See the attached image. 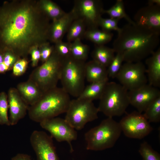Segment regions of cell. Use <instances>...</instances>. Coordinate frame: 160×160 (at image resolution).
<instances>
[{
	"mask_svg": "<svg viewBox=\"0 0 160 160\" xmlns=\"http://www.w3.org/2000/svg\"><path fill=\"white\" fill-rule=\"evenodd\" d=\"M50 20L39 0L4 2L0 6V50L27 58L32 47L49 41Z\"/></svg>",
	"mask_w": 160,
	"mask_h": 160,
	"instance_id": "1",
	"label": "cell"
},
{
	"mask_svg": "<svg viewBox=\"0 0 160 160\" xmlns=\"http://www.w3.org/2000/svg\"><path fill=\"white\" fill-rule=\"evenodd\" d=\"M160 34L136 23H128L120 28L112 48L115 52L122 55L126 62L141 61L151 55L159 45Z\"/></svg>",
	"mask_w": 160,
	"mask_h": 160,
	"instance_id": "2",
	"label": "cell"
},
{
	"mask_svg": "<svg viewBox=\"0 0 160 160\" xmlns=\"http://www.w3.org/2000/svg\"><path fill=\"white\" fill-rule=\"evenodd\" d=\"M71 100L62 88L57 87L44 92L36 103L29 106L28 112L32 121L39 122L66 113Z\"/></svg>",
	"mask_w": 160,
	"mask_h": 160,
	"instance_id": "3",
	"label": "cell"
},
{
	"mask_svg": "<svg viewBox=\"0 0 160 160\" xmlns=\"http://www.w3.org/2000/svg\"><path fill=\"white\" fill-rule=\"evenodd\" d=\"M122 132L119 122L113 118L108 117L85 133L86 148L89 150L100 151L111 148Z\"/></svg>",
	"mask_w": 160,
	"mask_h": 160,
	"instance_id": "4",
	"label": "cell"
},
{
	"mask_svg": "<svg viewBox=\"0 0 160 160\" xmlns=\"http://www.w3.org/2000/svg\"><path fill=\"white\" fill-rule=\"evenodd\" d=\"M99 100V112L108 117L122 116L130 104L128 91L114 82L107 83Z\"/></svg>",
	"mask_w": 160,
	"mask_h": 160,
	"instance_id": "5",
	"label": "cell"
},
{
	"mask_svg": "<svg viewBox=\"0 0 160 160\" xmlns=\"http://www.w3.org/2000/svg\"><path fill=\"white\" fill-rule=\"evenodd\" d=\"M85 64V62L71 56L64 59L60 80L62 88L69 95L77 98L84 89Z\"/></svg>",
	"mask_w": 160,
	"mask_h": 160,
	"instance_id": "6",
	"label": "cell"
},
{
	"mask_svg": "<svg viewBox=\"0 0 160 160\" xmlns=\"http://www.w3.org/2000/svg\"><path fill=\"white\" fill-rule=\"evenodd\" d=\"M63 60L54 48L50 57L32 71L28 79L34 83L43 93L56 87Z\"/></svg>",
	"mask_w": 160,
	"mask_h": 160,
	"instance_id": "7",
	"label": "cell"
},
{
	"mask_svg": "<svg viewBox=\"0 0 160 160\" xmlns=\"http://www.w3.org/2000/svg\"><path fill=\"white\" fill-rule=\"evenodd\" d=\"M98 112L92 101L77 97L71 100L64 119L73 128L79 130L88 122L97 119Z\"/></svg>",
	"mask_w": 160,
	"mask_h": 160,
	"instance_id": "8",
	"label": "cell"
},
{
	"mask_svg": "<svg viewBox=\"0 0 160 160\" xmlns=\"http://www.w3.org/2000/svg\"><path fill=\"white\" fill-rule=\"evenodd\" d=\"M146 69L141 61L126 62L122 65L116 78L128 91L134 90L147 84Z\"/></svg>",
	"mask_w": 160,
	"mask_h": 160,
	"instance_id": "9",
	"label": "cell"
},
{
	"mask_svg": "<svg viewBox=\"0 0 160 160\" xmlns=\"http://www.w3.org/2000/svg\"><path fill=\"white\" fill-rule=\"evenodd\" d=\"M126 137L141 139L148 135L153 128L142 113L134 111L123 117L119 122Z\"/></svg>",
	"mask_w": 160,
	"mask_h": 160,
	"instance_id": "10",
	"label": "cell"
},
{
	"mask_svg": "<svg viewBox=\"0 0 160 160\" xmlns=\"http://www.w3.org/2000/svg\"><path fill=\"white\" fill-rule=\"evenodd\" d=\"M73 9L78 18L84 21L88 29L98 28L99 20L104 10L101 1L76 0Z\"/></svg>",
	"mask_w": 160,
	"mask_h": 160,
	"instance_id": "11",
	"label": "cell"
},
{
	"mask_svg": "<svg viewBox=\"0 0 160 160\" xmlns=\"http://www.w3.org/2000/svg\"><path fill=\"white\" fill-rule=\"evenodd\" d=\"M39 123L42 128L49 132L51 136L57 141L67 142L71 152L73 151L71 143L77 139V132L65 119L55 117L44 120Z\"/></svg>",
	"mask_w": 160,
	"mask_h": 160,
	"instance_id": "12",
	"label": "cell"
},
{
	"mask_svg": "<svg viewBox=\"0 0 160 160\" xmlns=\"http://www.w3.org/2000/svg\"><path fill=\"white\" fill-rule=\"evenodd\" d=\"M30 141L37 160H60L52 137L45 132L34 131L30 136Z\"/></svg>",
	"mask_w": 160,
	"mask_h": 160,
	"instance_id": "13",
	"label": "cell"
},
{
	"mask_svg": "<svg viewBox=\"0 0 160 160\" xmlns=\"http://www.w3.org/2000/svg\"><path fill=\"white\" fill-rule=\"evenodd\" d=\"M130 104L139 112H144L149 105L160 97V90L149 84H146L135 89L128 91Z\"/></svg>",
	"mask_w": 160,
	"mask_h": 160,
	"instance_id": "14",
	"label": "cell"
},
{
	"mask_svg": "<svg viewBox=\"0 0 160 160\" xmlns=\"http://www.w3.org/2000/svg\"><path fill=\"white\" fill-rule=\"evenodd\" d=\"M134 19L136 24L160 33V5H148L142 7Z\"/></svg>",
	"mask_w": 160,
	"mask_h": 160,
	"instance_id": "15",
	"label": "cell"
},
{
	"mask_svg": "<svg viewBox=\"0 0 160 160\" xmlns=\"http://www.w3.org/2000/svg\"><path fill=\"white\" fill-rule=\"evenodd\" d=\"M7 95L9 121L10 125L13 126L25 117L29 106L23 99L16 88H10Z\"/></svg>",
	"mask_w": 160,
	"mask_h": 160,
	"instance_id": "16",
	"label": "cell"
},
{
	"mask_svg": "<svg viewBox=\"0 0 160 160\" xmlns=\"http://www.w3.org/2000/svg\"><path fill=\"white\" fill-rule=\"evenodd\" d=\"M77 18L73 8L60 18L52 21L50 24L49 30V40L54 43L62 40L72 23Z\"/></svg>",
	"mask_w": 160,
	"mask_h": 160,
	"instance_id": "17",
	"label": "cell"
},
{
	"mask_svg": "<svg viewBox=\"0 0 160 160\" xmlns=\"http://www.w3.org/2000/svg\"><path fill=\"white\" fill-rule=\"evenodd\" d=\"M16 88L23 99L29 106L37 102L44 93L34 83L29 79L19 83Z\"/></svg>",
	"mask_w": 160,
	"mask_h": 160,
	"instance_id": "18",
	"label": "cell"
},
{
	"mask_svg": "<svg viewBox=\"0 0 160 160\" xmlns=\"http://www.w3.org/2000/svg\"><path fill=\"white\" fill-rule=\"evenodd\" d=\"M147 66L146 73L148 74V84L154 87H160V48L154 51L151 56L146 59Z\"/></svg>",
	"mask_w": 160,
	"mask_h": 160,
	"instance_id": "19",
	"label": "cell"
},
{
	"mask_svg": "<svg viewBox=\"0 0 160 160\" xmlns=\"http://www.w3.org/2000/svg\"><path fill=\"white\" fill-rule=\"evenodd\" d=\"M86 79L91 83L108 80L107 68L93 60L85 63Z\"/></svg>",
	"mask_w": 160,
	"mask_h": 160,
	"instance_id": "20",
	"label": "cell"
},
{
	"mask_svg": "<svg viewBox=\"0 0 160 160\" xmlns=\"http://www.w3.org/2000/svg\"><path fill=\"white\" fill-rule=\"evenodd\" d=\"M115 52L113 48L104 45H96L92 53L93 60L107 68L115 57Z\"/></svg>",
	"mask_w": 160,
	"mask_h": 160,
	"instance_id": "21",
	"label": "cell"
},
{
	"mask_svg": "<svg viewBox=\"0 0 160 160\" xmlns=\"http://www.w3.org/2000/svg\"><path fill=\"white\" fill-rule=\"evenodd\" d=\"M108 80L91 83L85 87L78 98L93 101L100 99Z\"/></svg>",
	"mask_w": 160,
	"mask_h": 160,
	"instance_id": "22",
	"label": "cell"
},
{
	"mask_svg": "<svg viewBox=\"0 0 160 160\" xmlns=\"http://www.w3.org/2000/svg\"><path fill=\"white\" fill-rule=\"evenodd\" d=\"M113 34L100 30L98 28L86 30L84 37L93 42L96 45H104L112 40Z\"/></svg>",
	"mask_w": 160,
	"mask_h": 160,
	"instance_id": "23",
	"label": "cell"
},
{
	"mask_svg": "<svg viewBox=\"0 0 160 160\" xmlns=\"http://www.w3.org/2000/svg\"><path fill=\"white\" fill-rule=\"evenodd\" d=\"M39 3L40 8L52 21L57 19L65 13L56 3L50 0H39Z\"/></svg>",
	"mask_w": 160,
	"mask_h": 160,
	"instance_id": "24",
	"label": "cell"
},
{
	"mask_svg": "<svg viewBox=\"0 0 160 160\" xmlns=\"http://www.w3.org/2000/svg\"><path fill=\"white\" fill-rule=\"evenodd\" d=\"M86 26L81 19L77 18L72 23L67 32L68 41L71 42L84 37Z\"/></svg>",
	"mask_w": 160,
	"mask_h": 160,
	"instance_id": "25",
	"label": "cell"
},
{
	"mask_svg": "<svg viewBox=\"0 0 160 160\" xmlns=\"http://www.w3.org/2000/svg\"><path fill=\"white\" fill-rule=\"evenodd\" d=\"M89 50V46L82 43L80 39L71 42V56L75 59L85 62L88 57Z\"/></svg>",
	"mask_w": 160,
	"mask_h": 160,
	"instance_id": "26",
	"label": "cell"
},
{
	"mask_svg": "<svg viewBox=\"0 0 160 160\" xmlns=\"http://www.w3.org/2000/svg\"><path fill=\"white\" fill-rule=\"evenodd\" d=\"M103 13L108 14L111 18L118 19L120 20L121 18H124L129 23H135L126 13L123 1L122 0H117L115 4L109 9H104Z\"/></svg>",
	"mask_w": 160,
	"mask_h": 160,
	"instance_id": "27",
	"label": "cell"
},
{
	"mask_svg": "<svg viewBox=\"0 0 160 160\" xmlns=\"http://www.w3.org/2000/svg\"><path fill=\"white\" fill-rule=\"evenodd\" d=\"M149 123L160 121V97L152 103L143 114Z\"/></svg>",
	"mask_w": 160,
	"mask_h": 160,
	"instance_id": "28",
	"label": "cell"
},
{
	"mask_svg": "<svg viewBox=\"0 0 160 160\" xmlns=\"http://www.w3.org/2000/svg\"><path fill=\"white\" fill-rule=\"evenodd\" d=\"M9 108L7 95L4 92L0 93V124L10 125L8 116Z\"/></svg>",
	"mask_w": 160,
	"mask_h": 160,
	"instance_id": "29",
	"label": "cell"
},
{
	"mask_svg": "<svg viewBox=\"0 0 160 160\" xmlns=\"http://www.w3.org/2000/svg\"><path fill=\"white\" fill-rule=\"evenodd\" d=\"M139 152L143 160H160L159 154L146 142L141 144Z\"/></svg>",
	"mask_w": 160,
	"mask_h": 160,
	"instance_id": "30",
	"label": "cell"
},
{
	"mask_svg": "<svg viewBox=\"0 0 160 160\" xmlns=\"http://www.w3.org/2000/svg\"><path fill=\"white\" fill-rule=\"evenodd\" d=\"M124 61L121 55L116 53L112 61L107 68L108 76L112 78H116Z\"/></svg>",
	"mask_w": 160,
	"mask_h": 160,
	"instance_id": "31",
	"label": "cell"
},
{
	"mask_svg": "<svg viewBox=\"0 0 160 160\" xmlns=\"http://www.w3.org/2000/svg\"><path fill=\"white\" fill-rule=\"evenodd\" d=\"M119 20L118 19L104 18L101 17L99 22V26H100L102 30L105 31L110 32L111 31L114 30L117 31L118 33L121 28L118 25Z\"/></svg>",
	"mask_w": 160,
	"mask_h": 160,
	"instance_id": "32",
	"label": "cell"
},
{
	"mask_svg": "<svg viewBox=\"0 0 160 160\" xmlns=\"http://www.w3.org/2000/svg\"><path fill=\"white\" fill-rule=\"evenodd\" d=\"M54 50L63 59H65L71 56V42H65L62 40L55 43Z\"/></svg>",
	"mask_w": 160,
	"mask_h": 160,
	"instance_id": "33",
	"label": "cell"
},
{
	"mask_svg": "<svg viewBox=\"0 0 160 160\" xmlns=\"http://www.w3.org/2000/svg\"><path fill=\"white\" fill-rule=\"evenodd\" d=\"M28 64L27 58H21L19 59L15 63L12 68L13 75L16 76L23 75L27 70Z\"/></svg>",
	"mask_w": 160,
	"mask_h": 160,
	"instance_id": "34",
	"label": "cell"
},
{
	"mask_svg": "<svg viewBox=\"0 0 160 160\" xmlns=\"http://www.w3.org/2000/svg\"><path fill=\"white\" fill-rule=\"evenodd\" d=\"M40 54V60L42 63L45 62L50 57L54 50V46L51 45L47 41L39 47Z\"/></svg>",
	"mask_w": 160,
	"mask_h": 160,
	"instance_id": "35",
	"label": "cell"
},
{
	"mask_svg": "<svg viewBox=\"0 0 160 160\" xmlns=\"http://www.w3.org/2000/svg\"><path fill=\"white\" fill-rule=\"evenodd\" d=\"M4 51V58L3 63L8 67L10 70L12 69L15 63L21 58L10 51Z\"/></svg>",
	"mask_w": 160,
	"mask_h": 160,
	"instance_id": "36",
	"label": "cell"
},
{
	"mask_svg": "<svg viewBox=\"0 0 160 160\" xmlns=\"http://www.w3.org/2000/svg\"><path fill=\"white\" fill-rule=\"evenodd\" d=\"M29 54L31 55L32 66L33 67L36 66L41 58L39 47L35 46L32 47L30 50Z\"/></svg>",
	"mask_w": 160,
	"mask_h": 160,
	"instance_id": "37",
	"label": "cell"
},
{
	"mask_svg": "<svg viewBox=\"0 0 160 160\" xmlns=\"http://www.w3.org/2000/svg\"><path fill=\"white\" fill-rule=\"evenodd\" d=\"M11 160H32L30 156L26 154L19 153L13 156Z\"/></svg>",
	"mask_w": 160,
	"mask_h": 160,
	"instance_id": "38",
	"label": "cell"
},
{
	"mask_svg": "<svg viewBox=\"0 0 160 160\" xmlns=\"http://www.w3.org/2000/svg\"><path fill=\"white\" fill-rule=\"evenodd\" d=\"M10 70V69L4 63L0 64V73H4Z\"/></svg>",
	"mask_w": 160,
	"mask_h": 160,
	"instance_id": "39",
	"label": "cell"
},
{
	"mask_svg": "<svg viewBox=\"0 0 160 160\" xmlns=\"http://www.w3.org/2000/svg\"><path fill=\"white\" fill-rule=\"evenodd\" d=\"M148 5H160V0H150L148 1Z\"/></svg>",
	"mask_w": 160,
	"mask_h": 160,
	"instance_id": "40",
	"label": "cell"
}]
</instances>
